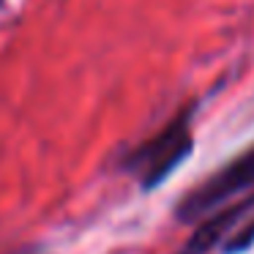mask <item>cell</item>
I'll return each mask as SVG.
<instances>
[{"mask_svg": "<svg viewBox=\"0 0 254 254\" xmlns=\"http://www.w3.org/2000/svg\"><path fill=\"white\" fill-rule=\"evenodd\" d=\"M252 246H254V216H252V221H246L241 230H235L230 238H227L224 254H243Z\"/></svg>", "mask_w": 254, "mask_h": 254, "instance_id": "obj_4", "label": "cell"}, {"mask_svg": "<svg viewBox=\"0 0 254 254\" xmlns=\"http://www.w3.org/2000/svg\"><path fill=\"white\" fill-rule=\"evenodd\" d=\"M194 110H181L161 131H156L150 139L139 142L123 156L121 167L137 178L142 191L159 189L194 150V131H191Z\"/></svg>", "mask_w": 254, "mask_h": 254, "instance_id": "obj_1", "label": "cell"}, {"mask_svg": "<svg viewBox=\"0 0 254 254\" xmlns=\"http://www.w3.org/2000/svg\"><path fill=\"white\" fill-rule=\"evenodd\" d=\"M252 186H254V145L246 148L241 156H235L232 161H227L224 167H219L202 183H197L178 202L175 216L178 221L205 219L208 213H213L216 208H221L224 202H230L232 197H238L241 191H246Z\"/></svg>", "mask_w": 254, "mask_h": 254, "instance_id": "obj_2", "label": "cell"}, {"mask_svg": "<svg viewBox=\"0 0 254 254\" xmlns=\"http://www.w3.org/2000/svg\"><path fill=\"white\" fill-rule=\"evenodd\" d=\"M252 210H254V194L238 199V202L216 208L213 213L205 216V221L191 232V238L183 243L178 254H208L213 246L227 243V238L235 232V227L241 224V221L246 219V213H252Z\"/></svg>", "mask_w": 254, "mask_h": 254, "instance_id": "obj_3", "label": "cell"}]
</instances>
